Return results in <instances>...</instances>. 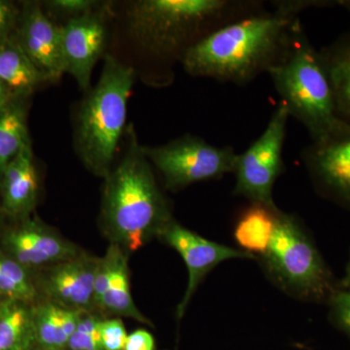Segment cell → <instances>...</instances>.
<instances>
[{"mask_svg":"<svg viewBox=\"0 0 350 350\" xmlns=\"http://www.w3.org/2000/svg\"><path fill=\"white\" fill-rule=\"evenodd\" d=\"M7 254L25 269L52 267L79 256V248L38 220L27 219L7 232Z\"/></svg>","mask_w":350,"mask_h":350,"instance_id":"obj_12","label":"cell"},{"mask_svg":"<svg viewBox=\"0 0 350 350\" xmlns=\"http://www.w3.org/2000/svg\"><path fill=\"white\" fill-rule=\"evenodd\" d=\"M289 118L284 103L280 101L261 135L237 157L234 193L247 198L252 204L276 208L273 185L284 169L283 147Z\"/></svg>","mask_w":350,"mask_h":350,"instance_id":"obj_8","label":"cell"},{"mask_svg":"<svg viewBox=\"0 0 350 350\" xmlns=\"http://www.w3.org/2000/svg\"><path fill=\"white\" fill-rule=\"evenodd\" d=\"M53 350H66V349H53Z\"/></svg>","mask_w":350,"mask_h":350,"instance_id":"obj_33","label":"cell"},{"mask_svg":"<svg viewBox=\"0 0 350 350\" xmlns=\"http://www.w3.org/2000/svg\"><path fill=\"white\" fill-rule=\"evenodd\" d=\"M265 258L276 280L303 298L328 301L338 288L310 237L292 216L280 211Z\"/></svg>","mask_w":350,"mask_h":350,"instance_id":"obj_6","label":"cell"},{"mask_svg":"<svg viewBox=\"0 0 350 350\" xmlns=\"http://www.w3.org/2000/svg\"><path fill=\"white\" fill-rule=\"evenodd\" d=\"M66 72L79 87L89 91L94 66L105 50L107 27L100 13L93 12L69 19L59 27Z\"/></svg>","mask_w":350,"mask_h":350,"instance_id":"obj_11","label":"cell"},{"mask_svg":"<svg viewBox=\"0 0 350 350\" xmlns=\"http://www.w3.org/2000/svg\"><path fill=\"white\" fill-rule=\"evenodd\" d=\"M43 5L47 7L49 11L68 16L72 19L93 12L96 2L92 0H51L44 2Z\"/></svg>","mask_w":350,"mask_h":350,"instance_id":"obj_27","label":"cell"},{"mask_svg":"<svg viewBox=\"0 0 350 350\" xmlns=\"http://www.w3.org/2000/svg\"><path fill=\"white\" fill-rule=\"evenodd\" d=\"M100 259L79 256L50 267L41 286L49 301L70 310L90 312L94 306V283Z\"/></svg>","mask_w":350,"mask_h":350,"instance_id":"obj_14","label":"cell"},{"mask_svg":"<svg viewBox=\"0 0 350 350\" xmlns=\"http://www.w3.org/2000/svg\"><path fill=\"white\" fill-rule=\"evenodd\" d=\"M100 337L103 350H124L128 334L119 319L101 320Z\"/></svg>","mask_w":350,"mask_h":350,"instance_id":"obj_26","label":"cell"},{"mask_svg":"<svg viewBox=\"0 0 350 350\" xmlns=\"http://www.w3.org/2000/svg\"><path fill=\"white\" fill-rule=\"evenodd\" d=\"M155 340L149 332L137 330L128 335L124 350H154Z\"/></svg>","mask_w":350,"mask_h":350,"instance_id":"obj_29","label":"cell"},{"mask_svg":"<svg viewBox=\"0 0 350 350\" xmlns=\"http://www.w3.org/2000/svg\"><path fill=\"white\" fill-rule=\"evenodd\" d=\"M133 68L107 55L98 84L88 91L75 119L76 152L85 167L98 176L111 170L125 129L126 107L135 83Z\"/></svg>","mask_w":350,"mask_h":350,"instance_id":"obj_5","label":"cell"},{"mask_svg":"<svg viewBox=\"0 0 350 350\" xmlns=\"http://www.w3.org/2000/svg\"><path fill=\"white\" fill-rule=\"evenodd\" d=\"M101 319L90 312L80 317L75 333L69 338V350H103L100 337Z\"/></svg>","mask_w":350,"mask_h":350,"instance_id":"obj_24","label":"cell"},{"mask_svg":"<svg viewBox=\"0 0 350 350\" xmlns=\"http://www.w3.org/2000/svg\"><path fill=\"white\" fill-rule=\"evenodd\" d=\"M0 79L11 96L29 98L39 85L48 81L14 36L0 42Z\"/></svg>","mask_w":350,"mask_h":350,"instance_id":"obj_18","label":"cell"},{"mask_svg":"<svg viewBox=\"0 0 350 350\" xmlns=\"http://www.w3.org/2000/svg\"><path fill=\"white\" fill-rule=\"evenodd\" d=\"M338 287L350 292V258L349 264H347V273H345V278H344V280H342V282L340 283V284H338Z\"/></svg>","mask_w":350,"mask_h":350,"instance_id":"obj_30","label":"cell"},{"mask_svg":"<svg viewBox=\"0 0 350 350\" xmlns=\"http://www.w3.org/2000/svg\"><path fill=\"white\" fill-rule=\"evenodd\" d=\"M29 96H12L0 105V177L9 163L31 142Z\"/></svg>","mask_w":350,"mask_h":350,"instance_id":"obj_19","label":"cell"},{"mask_svg":"<svg viewBox=\"0 0 350 350\" xmlns=\"http://www.w3.org/2000/svg\"><path fill=\"white\" fill-rule=\"evenodd\" d=\"M328 304L334 323L350 337V292L338 287Z\"/></svg>","mask_w":350,"mask_h":350,"instance_id":"obj_25","label":"cell"},{"mask_svg":"<svg viewBox=\"0 0 350 350\" xmlns=\"http://www.w3.org/2000/svg\"><path fill=\"white\" fill-rule=\"evenodd\" d=\"M216 29L190 48L182 64L188 75L245 86L282 63L301 31L304 0L271 2Z\"/></svg>","mask_w":350,"mask_h":350,"instance_id":"obj_1","label":"cell"},{"mask_svg":"<svg viewBox=\"0 0 350 350\" xmlns=\"http://www.w3.org/2000/svg\"><path fill=\"white\" fill-rule=\"evenodd\" d=\"M10 94H9L8 90L6 89L5 85L3 84V82L0 79V105L2 103H5L9 98H10Z\"/></svg>","mask_w":350,"mask_h":350,"instance_id":"obj_31","label":"cell"},{"mask_svg":"<svg viewBox=\"0 0 350 350\" xmlns=\"http://www.w3.org/2000/svg\"><path fill=\"white\" fill-rule=\"evenodd\" d=\"M128 139L125 156L105 176L101 218L113 243L135 251L159 236L172 218L133 126Z\"/></svg>","mask_w":350,"mask_h":350,"instance_id":"obj_3","label":"cell"},{"mask_svg":"<svg viewBox=\"0 0 350 350\" xmlns=\"http://www.w3.org/2000/svg\"><path fill=\"white\" fill-rule=\"evenodd\" d=\"M36 293L27 269L7 253L0 251V296L5 300L29 304L36 298Z\"/></svg>","mask_w":350,"mask_h":350,"instance_id":"obj_23","label":"cell"},{"mask_svg":"<svg viewBox=\"0 0 350 350\" xmlns=\"http://www.w3.org/2000/svg\"><path fill=\"white\" fill-rule=\"evenodd\" d=\"M301 158L320 192L350 209V131L327 142H312Z\"/></svg>","mask_w":350,"mask_h":350,"instance_id":"obj_13","label":"cell"},{"mask_svg":"<svg viewBox=\"0 0 350 350\" xmlns=\"http://www.w3.org/2000/svg\"><path fill=\"white\" fill-rule=\"evenodd\" d=\"M1 206L7 215L27 218L38 202V181L31 142L7 165L0 177Z\"/></svg>","mask_w":350,"mask_h":350,"instance_id":"obj_16","label":"cell"},{"mask_svg":"<svg viewBox=\"0 0 350 350\" xmlns=\"http://www.w3.org/2000/svg\"><path fill=\"white\" fill-rule=\"evenodd\" d=\"M20 15L21 6L8 0H0V42L15 34Z\"/></svg>","mask_w":350,"mask_h":350,"instance_id":"obj_28","label":"cell"},{"mask_svg":"<svg viewBox=\"0 0 350 350\" xmlns=\"http://www.w3.org/2000/svg\"><path fill=\"white\" fill-rule=\"evenodd\" d=\"M94 308L119 317H131L150 325L138 310L131 293L128 257L123 248L111 243L98 262L94 283Z\"/></svg>","mask_w":350,"mask_h":350,"instance_id":"obj_15","label":"cell"},{"mask_svg":"<svg viewBox=\"0 0 350 350\" xmlns=\"http://www.w3.org/2000/svg\"><path fill=\"white\" fill-rule=\"evenodd\" d=\"M259 0H140L129 22L140 45L161 62L183 59L209 33L266 8Z\"/></svg>","mask_w":350,"mask_h":350,"instance_id":"obj_2","label":"cell"},{"mask_svg":"<svg viewBox=\"0 0 350 350\" xmlns=\"http://www.w3.org/2000/svg\"><path fill=\"white\" fill-rule=\"evenodd\" d=\"M340 116L350 125V32L319 51Z\"/></svg>","mask_w":350,"mask_h":350,"instance_id":"obj_20","label":"cell"},{"mask_svg":"<svg viewBox=\"0 0 350 350\" xmlns=\"http://www.w3.org/2000/svg\"><path fill=\"white\" fill-rule=\"evenodd\" d=\"M142 150L162 174L165 186L174 190L234 174L238 157L232 146H215L192 135L159 146H142Z\"/></svg>","mask_w":350,"mask_h":350,"instance_id":"obj_7","label":"cell"},{"mask_svg":"<svg viewBox=\"0 0 350 350\" xmlns=\"http://www.w3.org/2000/svg\"><path fill=\"white\" fill-rule=\"evenodd\" d=\"M288 114L305 126L313 144L347 135L335 94L319 50L301 27L287 57L269 71Z\"/></svg>","mask_w":350,"mask_h":350,"instance_id":"obj_4","label":"cell"},{"mask_svg":"<svg viewBox=\"0 0 350 350\" xmlns=\"http://www.w3.org/2000/svg\"><path fill=\"white\" fill-rule=\"evenodd\" d=\"M83 312L51 301L33 306L32 320L36 342L43 350L66 349Z\"/></svg>","mask_w":350,"mask_h":350,"instance_id":"obj_17","label":"cell"},{"mask_svg":"<svg viewBox=\"0 0 350 350\" xmlns=\"http://www.w3.org/2000/svg\"><path fill=\"white\" fill-rule=\"evenodd\" d=\"M337 5L342 7L350 12V0H337Z\"/></svg>","mask_w":350,"mask_h":350,"instance_id":"obj_32","label":"cell"},{"mask_svg":"<svg viewBox=\"0 0 350 350\" xmlns=\"http://www.w3.org/2000/svg\"><path fill=\"white\" fill-rule=\"evenodd\" d=\"M278 213V207L252 204L239 219L234 230L239 245L250 254L265 255L275 232Z\"/></svg>","mask_w":350,"mask_h":350,"instance_id":"obj_21","label":"cell"},{"mask_svg":"<svg viewBox=\"0 0 350 350\" xmlns=\"http://www.w3.org/2000/svg\"><path fill=\"white\" fill-rule=\"evenodd\" d=\"M34 342L29 304L14 300L0 303V350H31Z\"/></svg>","mask_w":350,"mask_h":350,"instance_id":"obj_22","label":"cell"},{"mask_svg":"<svg viewBox=\"0 0 350 350\" xmlns=\"http://www.w3.org/2000/svg\"><path fill=\"white\" fill-rule=\"evenodd\" d=\"M159 237L180 254L187 266V289L181 303L177 306V319H182L183 317L193 295L204 276L211 273L220 262L234 258H253L252 254L245 251L229 247L202 238L174 220L170 221L163 228Z\"/></svg>","mask_w":350,"mask_h":350,"instance_id":"obj_9","label":"cell"},{"mask_svg":"<svg viewBox=\"0 0 350 350\" xmlns=\"http://www.w3.org/2000/svg\"><path fill=\"white\" fill-rule=\"evenodd\" d=\"M14 38L48 81L59 79L66 73L59 27L48 18L42 4L34 1L21 4Z\"/></svg>","mask_w":350,"mask_h":350,"instance_id":"obj_10","label":"cell"}]
</instances>
